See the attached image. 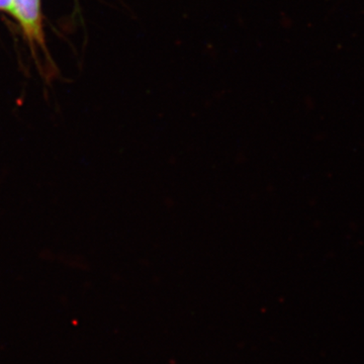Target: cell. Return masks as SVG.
<instances>
[{
    "label": "cell",
    "mask_w": 364,
    "mask_h": 364,
    "mask_svg": "<svg viewBox=\"0 0 364 364\" xmlns=\"http://www.w3.org/2000/svg\"><path fill=\"white\" fill-rule=\"evenodd\" d=\"M13 0H0V11H6L11 13Z\"/></svg>",
    "instance_id": "cell-2"
},
{
    "label": "cell",
    "mask_w": 364,
    "mask_h": 364,
    "mask_svg": "<svg viewBox=\"0 0 364 364\" xmlns=\"http://www.w3.org/2000/svg\"><path fill=\"white\" fill-rule=\"evenodd\" d=\"M11 14L20 21L28 39L43 42L40 0H13Z\"/></svg>",
    "instance_id": "cell-1"
}]
</instances>
